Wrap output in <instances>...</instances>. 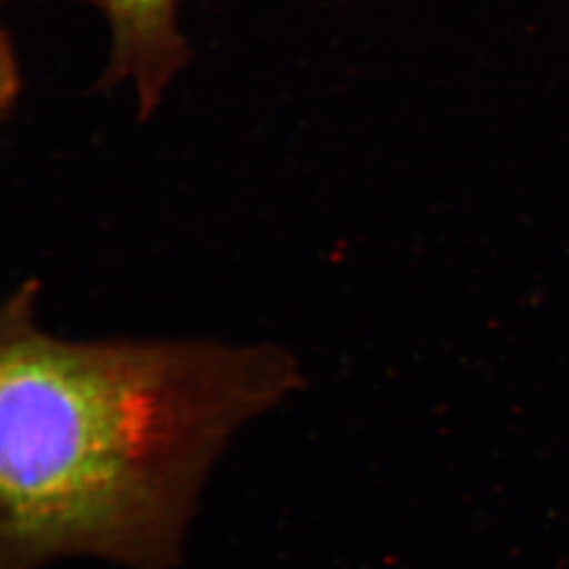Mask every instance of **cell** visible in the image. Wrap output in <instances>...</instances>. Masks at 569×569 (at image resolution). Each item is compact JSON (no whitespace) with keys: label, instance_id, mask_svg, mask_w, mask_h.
Here are the masks:
<instances>
[{"label":"cell","instance_id":"obj_1","mask_svg":"<svg viewBox=\"0 0 569 569\" xmlns=\"http://www.w3.org/2000/svg\"><path fill=\"white\" fill-rule=\"evenodd\" d=\"M0 308V569H178L238 437L307 386L274 341L64 338Z\"/></svg>","mask_w":569,"mask_h":569},{"label":"cell","instance_id":"obj_2","mask_svg":"<svg viewBox=\"0 0 569 569\" xmlns=\"http://www.w3.org/2000/svg\"><path fill=\"white\" fill-rule=\"evenodd\" d=\"M102 11L111 28V54L102 86H129L140 119L161 106L173 78L190 60L179 27L181 0H80Z\"/></svg>","mask_w":569,"mask_h":569}]
</instances>
